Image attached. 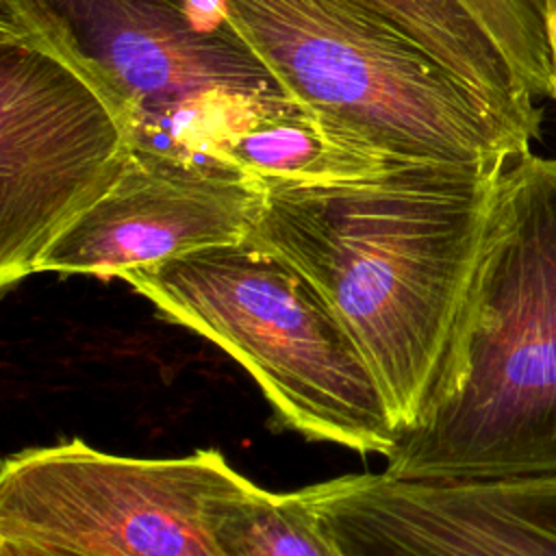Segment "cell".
<instances>
[{"label": "cell", "instance_id": "1", "mask_svg": "<svg viewBox=\"0 0 556 556\" xmlns=\"http://www.w3.org/2000/svg\"><path fill=\"white\" fill-rule=\"evenodd\" d=\"M506 165L421 161L367 180L265 189L250 239L321 295L400 434L454 376Z\"/></svg>", "mask_w": 556, "mask_h": 556}, {"label": "cell", "instance_id": "2", "mask_svg": "<svg viewBox=\"0 0 556 556\" xmlns=\"http://www.w3.org/2000/svg\"><path fill=\"white\" fill-rule=\"evenodd\" d=\"M437 484L556 482V159L502 172L454 376L382 469Z\"/></svg>", "mask_w": 556, "mask_h": 556}, {"label": "cell", "instance_id": "3", "mask_svg": "<svg viewBox=\"0 0 556 556\" xmlns=\"http://www.w3.org/2000/svg\"><path fill=\"white\" fill-rule=\"evenodd\" d=\"M291 100L404 161L510 163L536 130L358 0H217Z\"/></svg>", "mask_w": 556, "mask_h": 556}, {"label": "cell", "instance_id": "4", "mask_svg": "<svg viewBox=\"0 0 556 556\" xmlns=\"http://www.w3.org/2000/svg\"><path fill=\"white\" fill-rule=\"evenodd\" d=\"M156 313L232 356L276 419L311 441L382 454L400 430L358 348L313 285L245 239L124 278Z\"/></svg>", "mask_w": 556, "mask_h": 556}, {"label": "cell", "instance_id": "5", "mask_svg": "<svg viewBox=\"0 0 556 556\" xmlns=\"http://www.w3.org/2000/svg\"><path fill=\"white\" fill-rule=\"evenodd\" d=\"M208 0H0V22L85 61L137 119L139 148L217 159L263 115L300 106ZM219 161V159H217Z\"/></svg>", "mask_w": 556, "mask_h": 556}, {"label": "cell", "instance_id": "6", "mask_svg": "<svg viewBox=\"0 0 556 556\" xmlns=\"http://www.w3.org/2000/svg\"><path fill=\"white\" fill-rule=\"evenodd\" d=\"M122 96L50 37L0 22V287L37 274L52 243L137 148Z\"/></svg>", "mask_w": 556, "mask_h": 556}, {"label": "cell", "instance_id": "7", "mask_svg": "<svg viewBox=\"0 0 556 556\" xmlns=\"http://www.w3.org/2000/svg\"><path fill=\"white\" fill-rule=\"evenodd\" d=\"M239 473L219 450L143 458L80 439L9 454L0 469V541L72 556H222L211 504Z\"/></svg>", "mask_w": 556, "mask_h": 556}, {"label": "cell", "instance_id": "8", "mask_svg": "<svg viewBox=\"0 0 556 556\" xmlns=\"http://www.w3.org/2000/svg\"><path fill=\"white\" fill-rule=\"evenodd\" d=\"M265 187L208 156L132 148L104 195L46 252L37 274L126 278L256 228Z\"/></svg>", "mask_w": 556, "mask_h": 556}, {"label": "cell", "instance_id": "9", "mask_svg": "<svg viewBox=\"0 0 556 556\" xmlns=\"http://www.w3.org/2000/svg\"><path fill=\"white\" fill-rule=\"evenodd\" d=\"M348 556H556L554 484L348 473L300 489Z\"/></svg>", "mask_w": 556, "mask_h": 556}, {"label": "cell", "instance_id": "10", "mask_svg": "<svg viewBox=\"0 0 556 556\" xmlns=\"http://www.w3.org/2000/svg\"><path fill=\"white\" fill-rule=\"evenodd\" d=\"M217 159L265 189L367 180L415 163L304 106H287L263 115L230 137Z\"/></svg>", "mask_w": 556, "mask_h": 556}, {"label": "cell", "instance_id": "11", "mask_svg": "<svg viewBox=\"0 0 556 556\" xmlns=\"http://www.w3.org/2000/svg\"><path fill=\"white\" fill-rule=\"evenodd\" d=\"M389 15L497 109L541 130V109L521 76L458 0H358Z\"/></svg>", "mask_w": 556, "mask_h": 556}, {"label": "cell", "instance_id": "12", "mask_svg": "<svg viewBox=\"0 0 556 556\" xmlns=\"http://www.w3.org/2000/svg\"><path fill=\"white\" fill-rule=\"evenodd\" d=\"M222 556H348L300 491L274 493L250 478L208 508Z\"/></svg>", "mask_w": 556, "mask_h": 556}, {"label": "cell", "instance_id": "13", "mask_svg": "<svg viewBox=\"0 0 556 556\" xmlns=\"http://www.w3.org/2000/svg\"><path fill=\"white\" fill-rule=\"evenodd\" d=\"M521 76L534 100L554 98L547 0H458Z\"/></svg>", "mask_w": 556, "mask_h": 556}, {"label": "cell", "instance_id": "14", "mask_svg": "<svg viewBox=\"0 0 556 556\" xmlns=\"http://www.w3.org/2000/svg\"><path fill=\"white\" fill-rule=\"evenodd\" d=\"M0 556H72L56 549L30 545V543H15V541H0Z\"/></svg>", "mask_w": 556, "mask_h": 556}, {"label": "cell", "instance_id": "15", "mask_svg": "<svg viewBox=\"0 0 556 556\" xmlns=\"http://www.w3.org/2000/svg\"><path fill=\"white\" fill-rule=\"evenodd\" d=\"M547 26H549V46L554 63V100H556V0H547Z\"/></svg>", "mask_w": 556, "mask_h": 556}]
</instances>
